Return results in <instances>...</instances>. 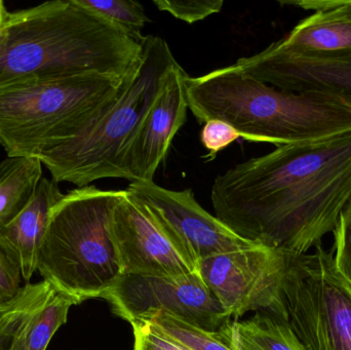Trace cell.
<instances>
[{"label": "cell", "mask_w": 351, "mask_h": 350, "mask_svg": "<svg viewBox=\"0 0 351 350\" xmlns=\"http://www.w3.org/2000/svg\"><path fill=\"white\" fill-rule=\"evenodd\" d=\"M216 217L233 232L285 254H305L335 232L351 201V132L276 150L215 179Z\"/></svg>", "instance_id": "1"}, {"label": "cell", "mask_w": 351, "mask_h": 350, "mask_svg": "<svg viewBox=\"0 0 351 350\" xmlns=\"http://www.w3.org/2000/svg\"><path fill=\"white\" fill-rule=\"evenodd\" d=\"M141 43L76 0H56L10 12L0 40V90L47 78L132 77Z\"/></svg>", "instance_id": "2"}, {"label": "cell", "mask_w": 351, "mask_h": 350, "mask_svg": "<svg viewBox=\"0 0 351 350\" xmlns=\"http://www.w3.org/2000/svg\"><path fill=\"white\" fill-rule=\"evenodd\" d=\"M185 94L198 123L225 121L250 142L278 147L351 132V105L346 101L324 92L278 90L235 64L198 77L187 76Z\"/></svg>", "instance_id": "3"}, {"label": "cell", "mask_w": 351, "mask_h": 350, "mask_svg": "<svg viewBox=\"0 0 351 350\" xmlns=\"http://www.w3.org/2000/svg\"><path fill=\"white\" fill-rule=\"evenodd\" d=\"M142 62L121 92L99 107L73 137L38 156L51 180L77 188L119 178V158L178 65L168 42L154 35L141 42Z\"/></svg>", "instance_id": "4"}, {"label": "cell", "mask_w": 351, "mask_h": 350, "mask_svg": "<svg viewBox=\"0 0 351 350\" xmlns=\"http://www.w3.org/2000/svg\"><path fill=\"white\" fill-rule=\"evenodd\" d=\"M125 190L74 189L51 209L37 271L53 289L86 301L104 298L125 275L111 234Z\"/></svg>", "instance_id": "5"}, {"label": "cell", "mask_w": 351, "mask_h": 350, "mask_svg": "<svg viewBox=\"0 0 351 350\" xmlns=\"http://www.w3.org/2000/svg\"><path fill=\"white\" fill-rule=\"evenodd\" d=\"M132 77L67 76L0 90V145L8 158H38L73 137Z\"/></svg>", "instance_id": "6"}, {"label": "cell", "mask_w": 351, "mask_h": 350, "mask_svg": "<svg viewBox=\"0 0 351 350\" xmlns=\"http://www.w3.org/2000/svg\"><path fill=\"white\" fill-rule=\"evenodd\" d=\"M286 254L282 295L289 322L307 350H351V284L334 252Z\"/></svg>", "instance_id": "7"}, {"label": "cell", "mask_w": 351, "mask_h": 350, "mask_svg": "<svg viewBox=\"0 0 351 350\" xmlns=\"http://www.w3.org/2000/svg\"><path fill=\"white\" fill-rule=\"evenodd\" d=\"M286 264L285 253L256 245L208 257L197 273L230 318L258 312L289 320L282 295Z\"/></svg>", "instance_id": "8"}, {"label": "cell", "mask_w": 351, "mask_h": 350, "mask_svg": "<svg viewBox=\"0 0 351 350\" xmlns=\"http://www.w3.org/2000/svg\"><path fill=\"white\" fill-rule=\"evenodd\" d=\"M112 312L130 324L162 312L210 332H218L230 316L197 271L182 277L123 275L105 295Z\"/></svg>", "instance_id": "9"}, {"label": "cell", "mask_w": 351, "mask_h": 350, "mask_svg": "<svg viewBox=\"0 0 351 350\" xmlns=\"http://www.w3.org/2000/svg\"><path fill=\"white\" fill-rule=\"evenodd\" d=\"M127 190L143 203L179 252L193 265L231 251L256 246L206 212L191 189L171 190L152 182L130 183Z\"/></svg>", "instance_id": "10"}, {"label": "cell", "mask_w": 351, "mask_h": 350, "mask_svg": "<svg viewBox=\"0 0 351 350\" xmlns=\"http://www.w3.org/2000/svg\"><path fill=\"white\" fill-rule=\"evenodd\" d=\"M111 234L125 275L182 277L196 273L143 203L127 189L113 211Z\"/></svg>", "instance_id": "11"}, {"label": "cell", "mask_w": 351, "mask_h": 350, "mask_svg": "<svg viewBox=\"0 0 351 350\" xmlns=\"http://www.w3.org/2000/svg\"><path fill=\"white\" fill-rule=\"evenodd\" d=\"M187 76L180 64L169 74L160 96L119 155V179L131 183L154 181L176 134L187 119Z\"/></svg>", "instance_id": "12"}, {"label": "cell", "mask_w": 351, "mask_h": 350, "mask_svg": "<svg viewBox=\"0 0 351 350\" xmlns=\"http://www.w3.org/2000/svg\"><path fill=\"white\" fill-rule=\"evenodd\" d=\"M235 65L247 75L286 92H317L351 105V57L322 60L293 57L266 47Z\"/></svg>", "instance_id": "13"}, {"label": "cell", "mask_w": 351, "mask_h": 350, "mask_svg": "<svg viewBox=\"0 0 351 350\" xmlns=\"http://www.w3.org/2000/svg\"><path fill=\"white\" fill-rule=\"evenodd\" d=\"M315 10L282 40L274 51L304 59L337 60L351 57V0L282 1Z\"/></svg>", "instance_id": "14"}, {"label": "cell", "mask_w": 351, "mask_h": 350, "mask_svg": "<svg viewBox=\"0 0 351 350\" xmlns=\"http://www.w3.org/2000/svg\"><path fill=\"white\" fill-rule=\"evenodd\" d=\"M63 197L58 183L43 177L22 211L0 227V249L16 263L24 281H30L37 271L51 209Z\"/></svg>", "instance_id": "15"}, {"label": "cell", "mask_w": 351, "mask_h": 350, "mask_svg": "<svg viewBox=\"0 0 351 350\" xmlns=\"http://www.w3.org/2000/svg\"><path fill=\"white\" fill-rule=\"evenodd\" d=\"M41 178L38 158H6L0 162V227L22 211Z\"/></svg>", "instance_id": "16"}, {"label": "cell", "mask_w": 351, "mask_h": 350, "mask_svg": "<svg viewBox=\"0 0 351 350\" xmlns=\"http://www.w3.org/2000/svg\"><path fill=\"white\" fill-rule=\"evenodd\" d=\"M229 327L263 350H307L289 320L267 312H258L249 320L229 322Z\"/></svg>", "instance_id": "17"}, {"label": "cell", "mask_w": 351, "mask_h": 350, "mask_svg": "<svg viewBox=\"0 0 351 350\" xmlns=\"http://www.w3.org/2000/svg\"><path fill=\"white\" fill-rule=\"evenodd\" d=\"M53 288L47 282L26 284L0 314V350H10L25 325L45 305Z\"/></svg>", "instance_id": "18"}, {"label": "cell", "mask_w": 351, "mask_h": 350, "mask_svg": "<svg viewBox=\"0 0 351 350\" xmlns=\"http://www.w3.org/2000/svg\"><path fill=\"white\" fill-rule=\"evenodd\" d=\"M80 302L53 289L45 305L35 314L25 337L26 350H47L56 333L66 324L70 308Z\"/></svg>", "instance_id": "19"}, {"label": "cell", "mask_w": 351, "mask_h": 350, "mask_svg": "<svg viewBox=\"0 0 351 350\" xmlns=\"http://www.w3.org/2000/svg\"><path fill=\"white\" fill-rule=\"evenodd\" d=\"M86 10L99 14L112 23L125 34L141 43L145 25L150 22L145 8L140 2L133 0H76Z\"/></svg>", "instance_id": "20"}, {"label": "cell", "mask_w": 351, "mask_h": 350, "mask_svg": "<svg viewBox=\"0 0 351 350\" xmlns=\"http://www.w3.org/2000/svg\"><path fill=\"white\" fill-rule=\"evenodd\" d=\"M160 12H167L178 20L193 24L222 10V0H154Z\"/></svg>", "instance_id": "21"}, {"label": "cell", "mask_w": 351, "mask_h": 350, "mask_svg": "<svg viewBox=\"0 0 351 350\" xmlns=\"http://www.w3.org/2000/svg\"><path fill=\"white\" fill-rule=\"evenodd\" d=\"M245 139V136L235 127L219 119L206 121L200 132V142L208 151L206 160H212L217 154L226 149L230 144L237 140Z\"/></svg>", "instance_id": "22"}, {"label": "cell", "mask_w": 351, "mask_h": 350, "mask_svg": "<svg viewBox=\"0 0 351 350\" xmlns=\"http://www.w3.org/2000/svg\"><path fill=\"white\" fill-rule=\"evenodd\" d=\"M335 236L334 262L339 273L351 284V201L340 216Z\"/></svg>", "instance_id": "23"}, {"label": "cell", "mask_w": 351, "mask_h": 350, "mask_svg": "<svg viewBox=\"0 0 351 350\" xmlns=\"http://www.w3.org/2000/svg\"><path fill=\"white\" fill-rule=\"evenodd\" d=\"M134 333V350H188L154 328L150 323L131 325Z\"/></svg>", "instance_id": "24"}, {"label": "cell", "mask_w": 351, "mask_h": 350, "mask_svg": "<svg viewBox=\"0 0 351 350\" xmlns=\"http://www.w3.org/2000/svg\"><path fill=\"white\" fill-rule=\"evenodd\" d=\"M22 273L16 263L0 249V304L12 302L24 286Z\"/></svg>", "instance_id": "25"}, {"label": "cell", "mask_w": 351, "mask_h": 350, "mask_svg": "<svg viewBox=\"0 0 351 350\" xmlns=\"http://www.w3.org/2000/svg\"><path fill=\"white\" fill-rule=\"evenodd\" d=\"M34 318V316H33ZM31 318V320H32ZM31 320L25 325L24 328L21 331L20 334L16 337L14 340V345L10 347V350H26V345H25V337H26L27 329H28L29 324H30Z\"/></svg>", "instance_id": "26"}, {"label": "cell", "mask_w": 351, "mask_h": 350, "mask_svg": "<svg viewBox=\"0 0 351 350\" xmlns=\"http://www.w3.org/2000/svg\"><path fill=\"white\" fill-rule=\"evenodd\" d=\"M8 14H10V12L6 10L5 5H4V2L0 0V26L5 23Z\"/></svg>", "instance_id": "27"}, {"label": "cell", "mask_w": 351, "mask_h": 350, "mask_svg": "<svg viewBox=\"0 0 351 350\" xmlns=\"http://www.w3.org/2000/svg\"><path fill=\"white\" fill-rule=\"evenodd\" d=\"M10 303L8 304H0V314H2V312H4V310H6V308H8V305H10Z\"/></svg>", "instance_id": "28"}]
</instances>
